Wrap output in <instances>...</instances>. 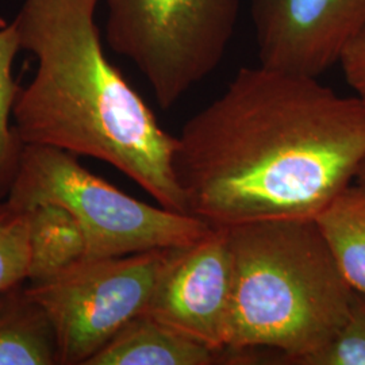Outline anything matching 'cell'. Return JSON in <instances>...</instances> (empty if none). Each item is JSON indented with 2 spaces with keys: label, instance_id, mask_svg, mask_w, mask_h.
I'll list each match as a JSON object with an SVG mask.
<instances>
[{
  "label": "cell",
  "instance_id": "obj_13",
  "mask_svg": "<svg viewBox=\"0 0 365 365\" xmlns=\"http://www.w3.org/2000/svg\"><path fill=\"white\" fill-rule=\"evenodd\" d=\"M22 51L15 24L0 29V200L7 199L19 172L25 144L14 126V106L21 87L13 75L14 60Z\"/></svg>",
  "mask_w": 365,
  "mask_h": 365
},
{
  "label": "cell",
  "instance_id": "obj_15",
  "mask_svg": "<svg viewBox=\"0 0 365 365\" xmlns=\"http://www.w3.org/2000/svg\"><path fill=\"white\" fill-rule=\"evenodd\" d=\"M29 218L27 210L0 200V289L27 282Z\"/></svg>",
  "mask_w": 365,
  "mask_h": 365
},
{
  "label": "cell",
  "instance_id": "obj_16",
  "mask_svg": "<svg viewBox=\"0 0 365 365\" xmlns=\"http://www.w3.org/2000/svg\"><path fill=\"white\" fill-rule=\"evenodd\" d=\"M339 64L354 95L365 103V26L346 45Z\"/></svg>",
  "mask_w": 365,
  "mask_h": 365
},
{
  "label": "cell",
  "instance_id": "obj_7",
  "mask_svg": "<svg viewBox=\"0 0 365 365\" xmlns=\"http://www.w3.org/2000/svg\"><path fill=\"white\" fill-rule=\"evenodd\" d=\"M233 300V256L227 227L211 226L195 242L170 248L145 313L227 351Z\"/></svg>",
  "mask_w": 365,
  "mask_h": 365
},
{
  "label": "cell",
  "instance_id": "obj_6",
  "mask_svg": "<svg viewBox=\"0 0 365 365\" xmlns=\"http://www.w3.org/2000/svg\"><path fill=\"white\" fill-rule=\"evenodd\" d=\"M168 249L119 257H84L27 283L52 322L58 365H87L118 331L148 310Z\"/></svg>",
  "mask_w": 365,
  "mask_h": 365
},
{
  "label": "cell",
  "instance_id": "obj_3",
  "mask_svg": "<svg viewBox=\"0 0 365 365\" xmlns=\"http://www.w3.org/2000/svg\"><path fill=\"white\" fill-rule=\"evenodd\" d=\"M233 256L229 352L259 348L295 364L344 324L353 289L315 220L227 227Z\"/></svg>",
  "mask_w": 365,
  "mask_h": 365
},
{
  "label": "cell",
  "instance_id": "obj_1",
  "mask_svg": "<svg viewBox=\"0 0 365 365\" xmlns=\"http://www.w3.org/2000/svg\"><path fill=\"white\" fill-rule=\"evenodd\" d=\"M365 160V103L317 78L241 68L182 126L175 170L188 214L215 227L315 220Z\"/></svg>",
  "mask_w": 365,
  "mask_h": 365
},
{
  "label": "cell",
  "instance_id": "obj_9",
  "mask_svg": "<svg viewBox=\"0 0 365 365\" xmlns=\"http://www.w3.org/2000/svg\"><path fill=\"white\" fill-rule=\"evenodd\" d=\"M221 353L144 313L122 327L87 365H210Z\"/></svg>",
  "mask_w": 365,
  "mask_h": 365
},
{
  "label": "cell",
  "instance_id": "obj_11",
  "mask_svg": "<svg viewBox=\"0 0 365 365\" xmlns=\"http://www.w3.org/2000/svg\"><path fill=\"white\" fill-rule=\"evenodd\" d=\"M26 210L27 283L45 280L87 257L86 237L69 210L53 202L38 203Z\"/></svg>",
  "mask_w": 365,
  "mask_h": 365
},
{
  "label": "cell",
  "instance_id": "obj_8",
  "mask_svg": "<svg viewBox=\"0 0 365 365\" xmlns=\"http://www.w3.org/2000/svg\"><path fill=\"white\" fill-rule=\"evenodd\" d=\"M260 66L319 78L365 26V0H250Z\"/></svg>",
  "mask_w": 365,
  "mask_h": 365
},
{
  "label": "cell",
  "instance_id": "obj_2",
  "mask_svg": "<svg viewBox=\"0 0 365 365\" xmlns=\"http://www.w3.org/2000/svg\"><path fill=\"white\" fill-rule=\"evenodd\" d=\"M98 1L25 0L14 24L38 66L18 93L14 126L24 144L102 160L160 206L188 214L175 170L178 137L107 60L95 24Z\"/></svg>",
  "mask_w": 365,
  "mask_h": 365
},
{
  "label": "cell",
  "instance_id": "obj_4",
  "mask_svg": "<svg viewBox=\"0 0 365 365\" xmlns=\"http://www.w3.org/2000/svg\"><path fill=\"white\" fill-rule=\"evenodd\" d=\"M7 200L21 209L58 203L78 220L87 257L105 259L188 245L211 229L191 214L155 207L118 190L78 163V156L25 145Z\"/></svg>",
  "mask_w": 365,
  "mask_h": 365
},
{
  "label": "cell",
  "instance_id": "obj_12",
  "mask_svg": "<svg viewBox=\"0 0 365 365\" xmlns=\"http://www.w3.org/2000/svg\"><path fill=\"white\" fill-rule=\"evenodd\" d=\"M315 221L353 291L365 294V188L352 182Z\"/></svg>",
  "mask_w": 365,
  "mask_h": 365
},
{
  "label": "cell",
  "instance_id": "obj_14",
  "mask_svg": "<svg viewBox=\"0 0 365 365\" xmlns=\"http://www.w3.org/2000/svg\"><path fill=\"white\" fill-rule=\"evenodd\" d=\"M299 365H365V294L353 291L348 315L337 333Z\"/></svg>",
  "mask_w": 365,
  "mask_h": 365
},
{
  "label": "cell",
  "instance_id": "obj_5",
  "mask_svg": "<svg viewBox=\"0 0 365 365\" xmlns=\"http://www.w3.org/2000/svg\"><path fill=\"white\" fill-rule=\"evenodd\" d=\"M240 7L241 0H107V41L168 110L220 66Z\"/></svg>",
  "mask_w": 365,
  "mask_h": 365
},
{
  "label": "cell",
  "instance_id": "obj_10",
  "mask_svg": "<svg viewBox=\"0 0 365 365\" xmlns=\"http://www.w3.org/2000/svg\"><path fill=\"white\" fill-rule=\"evenodd\" d=\"M0 365H58L54 327L26 282L0 289Z\"/></svg>",
  "mask_w": 365,
  "mask_h": 365
},
{
  "label": "cell",
  "instance_id": "obj_17",
  "mask_svg": "<svg viewBox=\"0 0 365 365\" xmlns=\"http://www.w3.org/2000/svg\"><path fill=\"white\" fill-rule=\"evenodd\" d=\"M354 182H357L359 185H361V187H364L365 188V160L363 161V164H361L360 170H357V175H356Z\"/></svg>",
  "mask_w": 365,
  "mask_h": 365
}]
</instances>
